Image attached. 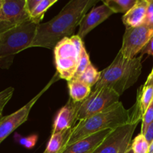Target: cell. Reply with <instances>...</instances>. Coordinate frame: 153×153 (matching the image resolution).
Masks as SVG:
<instances>
[{
    "instance_id": "obj_7",
    "label": "cell",
    "mask_w": 153,
    "mask_h": 153,
    "mask_svg": "<svg viewBox=\"0 0 153 153\" xmlns=\"http://www.w3.org/2000/svg\"><path fill=\"white\" fill-rule=\"evenodd\" d=\"M58 79H60L59 76H58V73H56L55 76L52 79V80L48 83V85L38 94H37L32 100H30L27 104H25V105L20 108L19 110L13 112L11 114L3 117L1 118V120H0V143L4 139L7 138L18 127L20 126L22 123H24L28 120L30 111H31L34 105L36 103V102L46 92V90L49 89V88L52 85V83L56 82Z\"/></svg>"
},
{
    "instance_id": "obj_8",
    "label": "cell",
    "mask_w": 153,
    "mask_h": 153,
    "mask_svg": "<svg viewBox=\"0 0 153 153\" xmlns=\"http://www.w3.org/2000/svg\"><path fill=\"white\" fill-rule=\"evenodd\" d=\"M138 124H127L114 129L93 153H125L131 146L133 134Z\"/></svg>"
},
{
    "instance_id": "obj_29",
    "label": "cell",
    "mask_w": 153,
    "mask_h": 153,
    "mask_svg": "<svg viewBox=\"0 0 153 153\" xmlns=\"http://www.w3.org/2000/svg\"><path fill=\"white\" fill-rule=\"evenodd\" d=\"M142 55L143 54H147L149 55H152L153 56V36L152 38L150 39L147 44L145 46V47L142 49L141 51Z\"/></svg>"
},
{
    "instance_id": "obj_23",
    "label": "cell",
    "mask_w": 153,
    "mask_h": 153,
    "mask_svg": "<svg viewBox=\"0 0 153 153\" xmlns=\"http://www.w3.org/2000/svg\"><path fill=\"white\" fill-rule=\"evenodd\" d=\"M91 64V61H90L89 55H88V52H87L86 49H85V47H84L82 52H81L80 56H79V65H78L77 71H76V75L74 76V79L79 77Z\"/></svg>"
},
{
    "instance_id": "obj_24",
    "label": "cell",
    "mask_w": 153,
    "mask_h": 153,
    "mask_svg": "<svg viewBox=\"0 0 153 153\" xmlns=\"http://www.w3.org/2000/svg\"><path fill=\"white\" fill-rule=\"evenodd\" d=\"M37 139H38V137L37 134H32V135L28 136V137H22L18 134H15V140L20 145L25 146V148H28V149H31L35 146Z\"/></svg>"
},
{
    "instance_id": "obj_35",
    "label": "cell",
    "mask_w": 153,
    "mask_h": 153,
    "mask_svg": "<svg viewBox=\"0 0 153 153\" xmlns=\"http://www.w3.org/2000/svg\"><path fill=\"white\" fill-rule=\"evenodd\" d=\"M3 117V116H2V113H0V120H1V118Z\"/></svg>"
},
{
    "instance_id": "obj_18",
    "label": "cell",
    "mask_w": 153,
    "mask_h": 153,
    "mask_svg": "<svg viewBox=\"0 0 153 153\" xmlns=\"http://www.w3.org/2000/svg\"><path fill=\"white\" fill-rule=\"evenodd\" d=\"M54 54L55 59L66 58H75L79 59L80 56V54L78 52L70 37H65L58 43L54 49Z\"/></svg>"
},
{
    "instance_id": "obj_9",
    "label": "cell",
    "mask_w": 153,
    "mask_h": 153,
    "mask_svg": "<svg viewBox=\"0 0 153 153\" xmlns=\"http://www.w3.org/2000/svg\"><path fill=\"white\" fill-rule=\"evenodd\" d=\"M29 19L25 0H4L0 13V34Z\"/></svg>"
},
{
    "instance_id": "obj_26",
    "label": "cell",
    "mask_w": 153,
    "mask_h": 153,
    "mask_svg": "<svg viewBox=\"0 0 153 153\" xmlns=\"http://www.w3.org/2000/svg\"><path fill=\"white\" fill-rule=\"evenodd\" d=\"M14 89L13 88H7L0 92V113H2L3 108L13 96Z\"/></svg>"
},
{
    "instance_id": "obj_6",
    "label": "cell",
    "mask_w": 153,
    "mask_h": 153,
    "mask_svg": "<svg viewBox=\"0 0 153 153\" xmlns=\"http://www.w3.org/2000/svg\"><path fill=\"white\" fill-rule=\"evenodd\" d=\"M153 36V25H143L135 28H126L120 52L125 58L131 59L141 52Z\"/></svg>"
},
{
    "instance_id": "obj_15",
    "label": "cell",
    "mask_w": 153,
    "mask_h": 153,
    "mask_svg": "<svg viewBox=\"0 0 153 153\" xmlns=\"http://www.w3.org/2000/svg\"><path fill=\"white\" fill-rule=\"evenodd\" d=\"M55 60L57 73L60 79H65L67 82L73 79L77 71L79 59L75 58H56Z\"/></svg>"
},
{
    "instance_id": "obj_5",
    "label": "cell",
    "mask_w": 153,
    "mask_h": 153,
    "mask_svg": "<svg viewBox=\"0 0 153 153\" xmlns=\"http://www.w3.org/2000/svg\"><path fill=\"white\" fill-rule=\"evenodd\" d=\"M120 96L108 88L95 89L84 101L79 103L77 120L80 121L104 111L118 102Z\"/></svg>"
},
{
    "instance_id": "obj_16",
    "label": "cell",
    "mask_w": 153,
    "mask_h": 153,
    "mask_svg": "<svg viewBox=\"0 0 153 153\" xmlns=\"http://www.w3.org/2000/svg\"><path fill=\"white\" fill-rule=\"evenodd\" d=\"M70 98L76 102H82L91 93V88L78 79L67 82Z\"/></svg>"
},
{
    "instance_id": "obj_30",
    "label": "cell",
    "mask_w": 153,
    "mask_h": 153,
    "mask_svg": "<svg viewBox=\"0 0 153 153\" xmlns=\"http://www.w3.org/2000/svg\"><path fill=\"white\" fill-rule=\"evenodd\" d=\"M145 138L146 139L149 143L150 144L151 142L153 140V121L150 123V125L148 126V128H146V131L143 134Z\"/></svg>"
},
{
    "instance_id": "obj_28",
    "label": "cell",
    "mask_w": 153,
    "mask_h": 153,
    "mask_svg": "<svg viewBox=\"0 0 153 153\" xmlns=\"http://www.w3.org/2000/svg\"><path fill=\"white\" fill-rule=\"evenodd\" d=\"M40 1V0H25V7H26L27 11L29 14V16L30 13L34 10L36 6L39 4Z\"/></svg>"
},
{
    "instance_id": "obj_3",
    "label": "cell",
    "mask_w": 153,
    "mask_h": 153,
    "mask_svg": "<svg viewBox=\"0 0 153 153\" xmlns=\"http://www.w3.org/2000/svg\"><path fill=\"white\" fill-rule=\"evenodd\" d=\"M131 123L129 109H126L122 102H118L101 113L79 121L72 128L67 146L95 133Z\"/></svg>"
},
{
    "instance_id": "obj_1",
    "label": "cell",
    "mask_w": 153,
    "mask_h": 153,
    "mask_svg": "<svg viewBox=\"0 0 153 153\" xmlns=\"http://www.w3.org/2000/svg\"><path fill=\"white\" fill-rule=\"evenodd\" d=\"M99 0H73L70 1L58 15L37 26L35 37L30 48L42 47L55 49L61 40L73 36L76 27L91 7Z\"/></svg>"
},
{
    "instance_id": "obj_11",
    "label": "cell",
    "mask_w": 153,
    "mask_h": 153,
    "mask_svg": "<svg viewBox=\"0 0 153 153\" xmlns=\"http://www.w3.org/2000/svg\"><path fill=\"white\" fill-rule=\"evenodd\" d=\"M113 13V11L104 4L98 7H94L82 19L77 35L82 39L85 37L88 33L108 19Z\"/></svg>"
},
{
    "instance_id": "obj_27",
    "label": "cell",
    "mask_w": 153,
    "mask_h": 153,
    "mask_svg": "<svg viewBox=\"0 0 153 153\" xmlns=\"http://www.w3.org/2000/svg\"><path fill=\"white\" fill-rule=\"evenodd\" d=\"M145 24L153 25V0H149V6L146 13Z\"/></svg>"
},
{
    "instance_id": "obj_12",
    "label": "cell",
    "mask_w": 153,
    "mask_h": 153,
    "mask_svg": "<svg viewBox=\"0 0 153 153\" xmlns=\"http://www.w3.org/2000/svg\"><path fill=\"white\" fill-rule=\"evenodd\" d=\"M114 129H107L85 137L67 146L62 153H93Z\"/></svg>"
},
{
    "instance_id": "obj_22",
    "label": "cell",
    "mask_w": 153,
    "mask_h": 153,
    "mask_svg": "<svg viewBox=\"0 0 153 153\" xmlns=\"http://www.w3.org/2000/svg\"><path fill=\"white\" fill-rule=\"evenodd\" d=\"M131 147L134 153H148L149 143L144 135L140 133L131 141Z\"/></svg>"
},
{
    "instance_id": "obj_4",
    "label": "cell",
    "mask_w": 153,
    "mask_h": 153,
    "mask_svg": "<svg viewBox=\"0 0 153 153\" xmlns=\"http://www.w3.org/2000/svg\"><path fill=\"white\" fill-rule=\"evenodd\" d=\"M38 25L29 19L0 34V68L8 69L16 54L30 48Z\"/></svg>"
},
{
    "instance_id": "obj_34",
    "label": "cell",
    "mask_w": 153,
    "mask_h": 153,
    "mask_svg": "<svg viewBox=\"0 0 153 153\" xmlns=\"http://www.w3.org/2000/svg\"><path fill=\"white\" fill-rule=\"evenodd\" d=\"M3 3H4V0H0V13L1 11V9H2Z\"/></svg>"
},
{
    "instance_id": "obj_17",
    "label": "cell",
    "mask_w": 153,
    "mask_h": 153,
    "mask_svg": "<svg viewBox=\"0 0 153 153\" xmlns=\"http://www.w3.org/2000/svg\"><path fill=\"white\" fill-rule=\"evenodd\" d=\"M71 129L62 132L52 134L43 153H62L67 147Z\"/></svg>"
},
{
    "instance_id": "obj_32",
    "label": "cell",
    "mask_w": 153,
    "mask_h": 153,
    "mask_svg": "<svg viewBox=\"0 0 153 153\" xmlns=\"http://www.w3.org/2000/svg\"><path fill=\"white\" fill-rule=\"evenodd\" d=\"M148 153H153V140L151 142L150 144H149V151H148Z\"/></svg>"
},
{
    "instance_id": "obj_19",
    "label": "cell",
    "mask_w": 153,
    "mask_h": 153,
    "mask_svg": "<svg viewBox=\"0 0 153 153\" xmlns=\"http://www.w3.org/2000/svg\"><path fill=\"white\" fill-rule=\"evenodd\" d=\"M138 0H103V4L108 7L113 13H126L131 10Z\"/></svg>"
},
{
    "instance_id": "obj_2",
    "label": "cell",
    "mask_w": 153,
    "mask_h": 153,
    "mask_svg": "<svg viewBox=\"0 0 153 153\" xmlns=\"http://www.w3.org/2000/svg\"><path fill=\"white\" fill-rule=\"evenodd\" d=\"M142 55L128 59L120 52L113 62L100 72V78L95 89L108 88L120 97L138 80L142 72Z\"/></svg>"
},
{
    "instance_id": "obj_13",
    "label": "cell",
    "mask_w": 153,
    "mask_h": 153,
    "mask_svg": "<svg viewBox=\"0 0 153 153\" xmlns=\"http://www.w3.org/2000/svg\"><path fill=\"white\" fill-rule=\"evenodd\" d=\"M153 101V85H142L138 90L137 100L130 111L131 123H139Z\"/></svg>"
},
{
    "instance_id": "obj_10",
    "label": "cell",
    "mask_w": 153,
    "mask_h": 153,
    "mask_svg": "<svg viewBox=\"0 0 153 153\" xmlns=\"http://www.w3.org/2000/svg\"><path fill=\"white\" fill-rule=\"evenodd\" d=\"M79 103L76 102L70 98L69 99L67 104L60 109L55 117L52 134H57L71 129L76 126Z\"/></svg>"
},
{
    "instance_id": "obj_14",
    "label": "cell",
    "mask_w": 153,
    "mask_h": 153,
    "mask_svg": "<svg viewBox=\"0 0 153 153\" xmlns=\"http://www.w3.org/2000/svg\"><path fill=\"white\" fill-rule=\"evenodd\" d=\"M149 0H138L135 5L123 16V22L126 28H135L145 24Z\"/></svg>"
},
{
    "instance_id": "obj_25",
    "label": "cell",
    "mask_w": 153,
    "mask_h": 153,
    "mask_svg": "<svg viewBox=\"0 0 153 153\" xmlns=\"http://www.w3.org/2000/svg\"><path fill=\"white\" fill-rule=\"evenodd\" d=\"M153 121V101L150 105L145 112L144 115L142 119V126H141V134H144L146 128H148L150 123Z\"/></svg>"
},
{
    "instance_id": "obj_31",
    "label": "cell",
    "mask_w": 153,
    "mask_h": 153,
    "mask_svg": "<svg viewBox=\"0 0 153 153\" xmlns=\"http://www.w3.org/2000/svg\"><path fill=\"white\" fill-rule=\"evenodd\" d=\"M143 85H145V86H148V85H153V69L150 74H149V76H148L147 79H146V82H145V84Z\"/></svg>"
},
{
    "instance_id": "obj_20",
    "label": "cell",
    "mask_w": 153,
    "mask_h": 153,
    "mask_svg": "<svg viewBox=\"0 0 153 153\" xmlns=\"http://www.w3.org/2000/svg\"><path fill=\"white\" fill-rule=\"evenodd\" d=\"M57 1L58 0H40L34 10L30 13V19L37 23H41L40 21L43 19L45 13L47 11L49 7L56 3Z\"/></svg>"
},
{
    "instance_id": "obj_21",
    "label": "cell",
    "mask_w": 153,
    "mask_h": 153,
    "mask_svg": "<svg viewBox=\"0 0 153 153\" xmlns=\"http://www.w3.org/2000/svg\"><path fill=\"white\" fill-rule=\"evenodd\" d=\"M100 78V72H99L94 67V66L92 64H91L87 67L86 70L84 71V73L79 77L76 78V79H79L82 82H83L84 83L87 84L88 86L92 88L93 86H95L98 83Z\"/></svg>"
},
{
    "instance_id": "obj_33",
    "label": "cell",
    "mask_w": 153,
    "mask_h": 153,
    "mask_svg": "<svg viewBox=\"0 0 153 153\" xmlns=\"http://www.w3.org/2000/svg\"><path fill=\"white\" fill-rule=\"evenodd\" d=\"M125 153H134V152H133V150H132V149H131V146H130L129 148H128V149H127Z\"/></svg>"
}]
</instances>
